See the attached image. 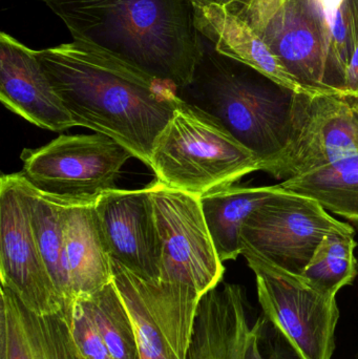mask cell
<instances>
[{
	"label": "cell",
	"instance_id": "26",
	"mask_svg": "<svg viewBox=\"0 0 358 359\" xmlns=\"http://www.w3.org/2000/svg\"><path fill=\"white\" fill-rule=\"evenodd\" d=\"M344 90L347 98L358 102V41L345 74Z\"/></svg>",
	"mask_w": 358,
	"mask_h": 359
},
{
	"label": "cell",
	"instance_id": "15",
	"mask_svg": "<svg viewBox=\"0 0 358 359\" xmlns=\"http://www.w3.org/2000/svg\"><path fill=\"white\" fill-rule=\"evenodd\" d=\"M193 20L200 35L219 54L249 67L294 94H319L303 86L240 15L225 6L210 4L193 8Z\"/></svg>",
	"mask_w": 358,
	"mask_h": 359
},
{
	"label": "cell",
	"instance_id": "10",
	"mask_svg": "<svg viewBox=\"0 0 358 359\" xmlns=\"http://www.w3.org/2000/svg\"><path fill=\"white\" fill-rule=\"evenodd\" d=\"M149 188L163 246L160 280L188 285L201 295L216 288L225 267L208 231L199 196L158 181Z\"/></svg>",
	"mask_w": 358,
	"mask_h": 359
},
{
	"label": "cell",
	"instance_id": "3",
	"mask_svg": "<svg viewBox=\"0 0 358 359\" xmlns=\"http://www.w3.org/2000/svg\"><path fill=\"white\" fill-rule=\"evenodd\" d=\"M203 46L193 81L177 96L218 119L268 172L287 143L294 93L263 86L237 69V61Z\"/></svg>",
	"mask_w": 358,
	"mask_h": 359
},
{
	"label": "cell",
	"instance_id": "11",
	"mask_svg": "<svg viewBox=\"0 0 358 359\" xmlns=\"http://www.w3.org/2000/svg\"><path fill=\"white\" fill-rule=\"evenodd\" d=\"M0 278L34 313H57L64 307L36 244L20 172L0 179Z\"/></svg>",
	"mask_w": 358,
	"mask_h": 359
},
{
	"label": "cell",
	"instance_id": "12",
	"mask_svg": "<svg viewBox=\"0 0 358 359\" xmlns=\"http://www.w3.org/2000/svg\"><path fill=\"white\" fill-rule=\"evenodd\" d=\"M243 17L303 86L345 97L336 88L321 36L298 0H252Z\"/></svg>",
	"mask_w": 358,
	"mask_h": 359
},
{
	"label": "cell",
	"instance_id": "19",
	"mask_svg": "<svg viewBox=\"0 0 358 359\" xmlns=\"http://www.w3.org/2000/svg\"><path fill=\"white\" fill-rule=\"evenodd\" d=\"M277 188V185L249 186L235 182L200 196L208 231L223 263L241 255L244 222Z\"/></svg>",
	"mask_w": 358,
	"mask_h": 359
},
{
	"label": "cell",
	"instance_id": "24",
	"mask_svg": "<svg viewBox=\"0 0 358 359\" xmlns=\"http://www.w3.org/2000/svg\"><path fill=\"white\" fill-rule=\"evenodd\" d=\"M247 359H304L285 333L264 313L252 326Z\"/></svg>",
	"mask_w": 358,
	"mask_h": 359
},
{
	"label": "cell",
	"instance_id": "23",
	"mask_svg": "<svg viewBox=\"0 0 358 359\" xmlns=\"http://www.w3.org/2000/svg\"><path fill=\"white\" fill-rule=\"evenodd\" d=\"M79 299L85 302L113 358L140 359L134 325L115 283H109L90 297Z\"/></svg>",
	"mask_w": 358,
	"mask_h": 359
},
{
	"label": "cell",
	"instance_id": "1",
	"mask_svg": "<svg viewBox=\"0 0 358 359\" xmlns=\"http://www.w3.org/2000/svg\"><path fill=\"white\" fill-rule=\"evenodd\" d=\"M36 56L76 126L115 139L149 166L153 143L181 102L172 88L77 41Z\"/></svg>",
	"mask_w": 358,
	"mask_h": 359
},
{
	"label": "cell",
	"instance_id": "5",
	"mask_svg": "<svg viewBox=\"0 0 358 359\" xmlns=\"http://www.w3.org/2000/svg\"><path fill=\"white\" fill-rule=\"evenodd\" d=\"M132 154L106 135H61L38 149H23L21 176L38 191L65 202H95L117 189Z\"/></svg>",
	"mask_w": 358,
	"mask_h": 359
},
{
	"label": "cell",
	"instance_id": "4",
	"mask_svg": "<svg viewBox=\"0 0 358 359\" xmlns=\"http://www.w3.org/2000/svg\"><path fill=\"white\" fill-rule=\"evenodd\" d=\"M149 168L159 183L200 198L262 172V161L218 119L181 100L153 143Z\"/></svg>",
	"mask_w": 358,
	"mask_h": 359
},
{
	"label": "cell",
	"instance_id": "18",
	"mask_svg": "<svg viewBox=\"0 0 358 359\" xmlns=\"http://www.w3.org/2000/svg\"><path fill=\"white\" fill-rule=\"evenodd\" d=\"M95 202L67 203L63 238L73 299L88 297L113 282L111 257L95 212Z\"/></svg>",
	"mask_w": 358,
	"mask_h": 359
},
{
	"label": "cell",
	"instance_id": "20",
	"mask_svg": "<svg viewBox=\"0 0 358 359\" xmlns=\"http://www.w3.org/2000/svg\"><path fill=\"white\" fill-rule=\"evenodd\" d=\"M279 186L315 198L326 210L358 224V153Z\"/></svg>",
	"mask_w": 358,
	"mask_h": 359
},
{
	"label": "cell",
	"instance_id": "21",
	"mask_svg": "<svg viewBox=\"0 0 358 359\" xmlns=\"http://www.w3.org/2000/svg\"><path fill=\"white\" fill-rule=\"evenodd\" d=\"M25 188L36 244L55 287L65 305H69L74 299L65 263L63 238L65 209L69 202L41 194L27 181Z\"/></svg>",
	"mask_w": 358,
	"mask_h": 359
},
{
	"label": "cell",
	"instance_id": "2",
	"mask_svg": "<svg viewBox=\"0 0 358 359\" xmlns=\"http://www.w3.org/2000/svg\"><path fill=\"white\" fill-rule=\"evenodd\" d=\"M74 41L177 92L193 81L204 46L189 0H44Z\"/></svg>",
	"mask_w": 358,
	"mask_h": 359
},
{
	"label": "cell",
	"instance_id": "7",
	"mask_svg": "<svg viewBox=\"0 0 358 359\" xmlns=\"http://www.w3.org/2000/svg\"><path fill=\"white\" fill-rule=\"evenodd\" d=\"M113 282L130 313L140 359H187L203 295L182 283L149 282L111 259Z\"/></svg>",
	"mask_w": 358,
	"mask_h": 359
},
{
	"label": "cell",
	"instance_id": "27",
	"mask_svg": "<svg viewBox=\"0 0 358 359\" xmlns=\"http://www.w3.org/2000/svg\"><path fill=\"white\" fill-rule=\"evenodd\" d=\"M193 8L195 6H207L210 4L225 6L235 14H241L246 8L249 6L252 0H189Z\"/></svg>",
	"mask_w": 358,
	"mask_h": 359
},
{
	"label": "cell",
	"instance_id": "8",
	"mask_svg": "<svg viewBox=\"0 0 358 359\" xmlns=\"http://www.w3.org/2000/svg\"><path fill=\"white\" fill-rule=\"evenodd\" d=\"M358 153V109L338 95L294 94L287 143L268 174L285 180Z\"/></svg>",
	"mask_w": 358,
	"mask_h": 359
},
{
	"label": "cell",
	"instance_id": "22",
	"mask_svg": "<svg viewBox=\"0 0 358 359\" xmlns=\"http://www.w3.org/2000/svg\"><path fill=\"white\" fill-rule=\"evenodd\" d=\"M354 229L334 230L326 234L301 278L329 297L354 282L358 274Z\"/></svg>",
	"mask_w": 358,
	"mask_h": 359
},
{
	"label": "cell",
	"instance_id": "14",
	"mask_svg": "<svg viewBox=\"0 0 358 359\" xmlns=\"http://www.w3.org/2000/svg\"><path fill=\"white\" fill-rule=\"evenodd\" d=\"M0 100L42 130L59 133L76 126L36 50L4 32L0 34Z\"/></svg>",
	"mask_w": 358,
	"mask_h": 359
},
{
	"label": "cell",
	"instance_id": "28",
	"mask_svg": "<svg viewBox=\"0 0 358 359\" xmlns=\"http://www.w3.org/2000/svg\"><path fill=\"white\" fill-rule=\"evenodd\" d=\"M353 101H354V100H353ZM354 103H355V105H357V109H358V102H357V101H354Z\"/></svg>",
	"mask_w": 358,
	"mask_h": 359
},
{
	"label": "cell",
	"instance_id": "16",
	"mask_svg": "<svg viewBox=\"0 0 358 359\" xmlns=\"http://www.w3.org/2000/svg\"><path fill=\"white\" fill-rule=\"evenodd\" d=\"M0 359H85L71 332L67 308L39 316L1 286Z\"/></svg>",
	"mask_w": 358,
	"mask_h": 359
},
{
	"label": "cell",
	"instance_id": "13",
	"mask_svg": "<svg viewBox=\"0 0 358 359\" xmlns=\"http://www.w3.org/2000/svg\"><path fill=\"white\" fill-rule=\"evenodd\" d=\"M94 207L111 259L143 280L159 282L163 246L149 185L104 192Z\"/></svg>",
	"mask_w": 358,
	"mask_h": 359
},
{
	"label": "cell",
	"instance_id": "17",
	"mask_svg": "<svg viewBox=\"0 0 358 359\" xmlns=\"http://www.w3.org/2000/svg\"><path fill=\"white\" fill-rule=\"evenodd\" d=\"M252 306L241 285L224 284L202 297L187 359H247Z\"/></svg>",
	"mask_w": 358,
	"mask_h": 359
},
{
	"label": "cell",
	"instance_id": "9",
	"mask_svg": "<svg viewBox=\"0 0 358 359\" xmlns=\"http://www.w3.org/2000/svg\"><path fill=\"white\" fill-rule=\"evenodd\" d=\"M256 274L259 302L304 359H332L340 310L336 297L323 294L300 276L254 255H244Z\"/></svg>",
	"mask_w": 358,
	"mask_h": 359
},
{
	"label": "cell",
	"instance_id": "6",
	"mask_svg": "<svg viewBox=\"0 0 358 359\" xmlns=\"http://www.w3.org/2000/svg\"><path fill=\"white\" fill-rule=\"evenodd\" d=\"M244 222L241 255H254L301 276L326 234L351 230L315 198L280 187Z\"/></svg>",
	"mask_w": 358,
	"mask_h": 359
},
{
	"label": "cell",
	"instance_id": "29",
	"mask_svg": "<svg viewBox=\"0 0 358 359\" xmlns=\"http://www.w3.org/2000/svg\"><path fill=\"white\" fill-rule=\"evenodd\" d=\"M355 359H358V351H357V358H355Z\"/></svg>",
	"mask_w": 358,
	"mask_h": 359
},
{
	"label": "cell",
	"instance_id": "25",
	"mask_svg": "<svg viewBox=\"0 0 358 359\" xmlns=\"http://www.w3.org/2000/svg\"><path fill=\"white\" fill-rule=\"evenodd\" d=\"M71 320V332L85 359H115L101 337L83 299L64 305Z\"/></svg>",
	"mask_w": 358,
	"mask_h": 359
}]
</instances>
